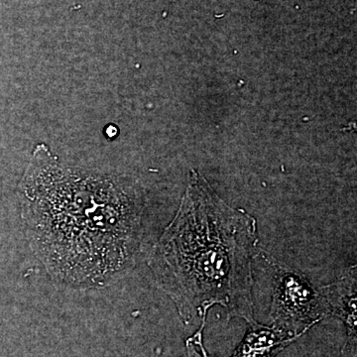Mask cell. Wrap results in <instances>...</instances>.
<instances>
[{"instance_id": "1", "label": "cell", "mask_w": 357, "mask_h": 357, "mask_svg": "<svg viewBox=\"0 0 357 357\" xmlns=\"http://www.w3.org/2000/svg\"><path fill=\"white\" fill-rule=\"evenodd\" d=\"M20 196L33 252L58 282L103 287L132 266L144 210L135 185L61 165L40 145Z\"/></svg>"}, {"instance_id": "3", "label": "cell", "mask_w": 357, "mask_h": 357, "mask_svg": "<svg viewBox=\"0 0 357 357\" xmlns=\"http://www.w3.org/2000/svg\"><path fill=\"white\" fill-rule=\"evenodd\" d=\"M257 255L261 257L263 265L270 270L271 276L272 326L300 337L312 326L331 316L323 293L312 287L303 275L260 249Z\"/></svg>"}, {"instance_id": "4", "label": "cell", "mask_w": 357, "mask_h": 357, "mask_svg": "<svg viewBox=\"0 0 357 357\" xmlns=\"http://www.w3.org/2000/svg\"><path fill=\"white\" fill-rule=\"evenodd\" d=\"M299 337H293L284 331L259 325H249V330L231 357H274Z\"/></svg>"}, {"instance_id": "2", "label": "cell", "mask_w": 357, "mask_h": 357, "mask_svg": "<svg viewBox=\"0 0 357 357\" xmlns=\"http://www.w3.org/2000/svg\"><path fill=\"white\" fill-rule=\"evenodd\" d=\"M257 222L222 201L192 170L177 215L154 246L149 266L185 325L220 305L229 319L255 323L252 261Z\"/></svg>"}, {"instance_id": "5", "label": "cell", "mask_w": 357, "mask_h": 357, "mask_svg": "<svg viewBox=\"0 0 357 357\" xmlns=\"http://www.w3.org/2000/svg\"><path fill=\"white\" fill-rule=\"evenodd\" d=\"M326 298L331 314L344 319L349 335L356 337V270L352 267L340 280L319 288Z\"/></svg>"}, {"instance_id": "6", "label": "cell", "mask_w": 357, "mask_h": 357, "mask_svg": "<svg viewBox=\"0 0 357 357\" xmlns=\"http://www.w3.org/2000/svg\"><path fill=\"white\" fill-rule=\"evenodd\" d=\"M204 323L202 324L201 328L194 335V337L187 340L188 357H208L204 351L203 345V331Z\"/></svg>"}]
</instances>
